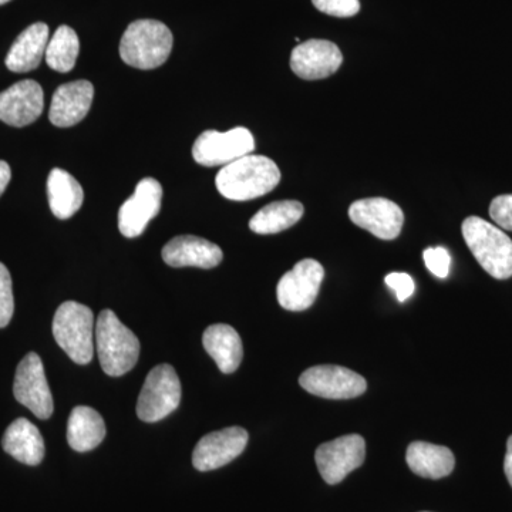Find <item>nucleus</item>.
<instances>
[{
  "mask_svg": "<svg viewBox=\"0 0 512 512\" xmlns=\"http://www.w3.org/2000/svg\"><path fill=\"white\" fill-rule=\"evenodd\" d=\"M106 437L103 417L92 407H74L67 423V441L79 453L93 450Z\"/></svg>",
  "mask_w": 512,
  "mask_h": 512,
  "instance_id": "b1692460",
  "label": "nucleus"
},
{
  "mask_svg": "<svg viewBox=\"0 0 512 512\" xmlns=\"http://www.w3.org/2000/svg\"><path fill=\"white\" fill-rule=\"evenodd\" d=\"M163 187L154 178H144L137 184L133 197L119 211V229L127 238H137L146 231L148 222L161 210Z\"/></svg>",
  "mask_w": 512,
  "mask_h": 512,
  "instance_id": "ddd939ff",
  "label": "nucleus"
},
{
  "mask_svg": "<svg viewBox=\"0 0 512 512\" xmlns=\"http://www.w3.org/2000/svg\"><path fill=\"white\" fill-rule=\"evenodd\" d=\"M173 43V33L163 22L136 20L121 37L120 56L128 66L153 70L167 62Z\"/></svg>",
  "mask_w": 512,
  "mask_h": 512,
  "instance_id": "f03ea898",
  "label": "nucleus"
},
{
  "mask_svg": "<svg viewBox=\"0 0 512 512\" xmlns=\"http://www.w3.org/2000/svg\"><path fill=\"white\" fill-rule=\"evenodd\" d=\"M281 181V171L271 158L249 154L224 165L215 185L222 197L231 201H249L262 197Z\"/></svg>",
  "mask_w": 512,
  "mask_h": 512,
  "instance_id": "f257e3e1",
  "label": "nucleus"
},
{
  "mask_svg": "<svg viewBox=\"0 0 512 512\" xmlns=\"http://www.w3.org/2000/svg\"><path fill=\"white\" fill-rule=\"evenodd\" d=\"M342 63V52L329 40L311 39L292 50V72L303 80L326 79L338 72Z\"/></svg>",
  "mask_w": 512,
  "mask_h": 512,
  "instance_id": "2eb2a0df",
  "label": "nucleus"
},
{
  "mask_svg": "<svg viewBox=\"0 0 512 512\" xmlns=\"http://www.w3.org/2000/svg\"><path fill=\"white\" fill-rule=\"evenodd\" d=\"M365 458L366 443L359 434L322 444L315 456L320 476L330 485L342 483L348 474L365 463Z\"/></svg>",
  "mask_w": 512,
  "mask_h": 512,
  "instance_id": "9d476101",
  "label": "nucleus"
},
{
  "mask_svg": "<svg viewBox=\"0 0 512 512\" xmlns=\"http://www.w3.org/2000/svg\"><path fill=\"white\" fill-rule=\"evenodd\" d=\"M47 198L53 215L59 220H69L82 208L84 192L72 174L53 168L47 178Z\"/></svg>",
  "mask_w": 512,
  "mask_h": 512,
  "instance_id": "4be33fe9",
  "label": "nucleus"
},
{
  "mask_svg": "<svg viewBox=\"0 0 512 512\" xmlns=\"http://www.w3.org/2000/svg\"><path fill=\"white\" fill-rule=\"evenodd\" d=\"M96 325L90 308L73 301L59 306L53 319V336L57 345L77 365L92 362L96 345Z\"/></svg>",
  "mask_w": 512,
  "mask_h": 512,
  "instance_id": "39448f33",
  "label": "nucleus"
},
{
  "mask_svg": "<svg viewBox=\"0 0 512 512\" xmlns=\"http://www.w3.org/2000/svg\"><path fill=\"white\" fill-rule=\"evenodd\" d=\"M254 150V136L248 128L235 127L225 133L207 130L195 140L192 157L204 167H218L249 156Z\"/></svg>",
  "mask_w": 512,
  "mask_h": 512,
  "instance_id": "0eeeda50",
  "label": "nucleus"
},
{
  "mask_svg": "<svg viewBox=\"0 0 512 512\" xmlns=\"http://www.w3.org/2000/svg\"><path fill=\"white\" fill-rule=\"evenodd\" d=\"M406 460L414 474L433 478V480L447 477L456 464L450 448L424 443V441H414L410 444L407 448Z\"/></svg>",
  "mask_w": 512,
  "mask_h": 512,
  "instance_id": "5701e85b",
  "label": "nucleus"
},
{
  "mask_svg": "<svg viewBox=\"0 0 512 512\" xmlns=\"http://www.w3.org/2000/svg\"><path fill=\"white\" fill-rule=\"evenodd\" d=\"M424 264L427 269L437 278H447L450 272L451 256L446 248H427L423 254Z\"/></svg>",
  "mask_w": 512,
  "mask_h": 512,
  "instance_id": "c85d7f7f",
  "label": "nucleus"
},
{
  "mask_svg": "<svg viewBox=\"0 0 512 512\" xmlns=\"http://www.w3.org/2000/svg\"><path fill=\"white\" fill-rule=\"evenodd\" d=\"M490 217L498 227L512 231V194L500 195L491 201Z\"/></svg>",
  "mask_w": 512,
  "mask_h": 512,
  "instance_id": "c756f323",
  "label": "nucleus"
},
{
  "mask_svg": "<svg viewBox=\"0 0 512 512\" xmlns=\"http://www.w3.org/2000/svg\"><path fill=\"white\" fill-rule=\"evenodd\" d=\"M10 2V0H0V6L5 5V3Z\"/></svg>",
  "mask_w": 512,
  "mask_h": 512,
  "instance_id": "72a5a7b5",
  "label": "nucleus"
},
{
  "mask_svg": "<svg viewBox=\"0 0 512 512\" xmlns=\"http://www.w3.org/2000/svg\"><path fill=\"white\" fill-rule=\"evenodd\" d=\"M305 208L299 201H276L256 212L249 228L259 235L278 234L293 227L303 217Z\"/></svg>",
  "mask_w": 512,
  "mask_h": 512,
  "instance_id": "393cba45",
  "label": "nucleus"
},
{
  "mask_svg": "<svg viewBox=\"0 0 512 512\" xmlns=\"http://www.w3.org/2000/svg\"><path fill=\"white\" fill-rule=\"evenodd\" d=\"M3 450L26 466H37L45 458V441L35 424L18 419L6 429Z\"/></svg>",
  "mask_w": 512,
  "mask_h": 512,
  "instance_id": "aec40b11",
  "label": "nucleus"
},
{
  "mask_svg": "<svg viewBox=\"0 0 512 512\" xmlns=\"http://www.w3.org/2000/svg\"><path fill=\"white\" fill-rule=\"evenodd\" d=\"M386 285L396 293L399 302H406L414 292V281L412 276L404 272H393L386 276Z\"/></svg>",
  "mask_w": 512,
  "mask_h": 512,
  "instance_id": "7c9ffc66",
  "label": "nucleus"
},
{
  "mask_svg": "<svg viewBox=\"0 0 512 512\" xmlns=\"http://www.w3.org/2000/svg\"><path fill=\"white\" fill-rule=\"evenodd\" d=\"M96 349L101 369L109 376L126 375L140 355L137 336L124 326L113 311H103L96 322Z\"/></svg>",
  "mask_w": 512,
  "mask_h": 512,
  "instance_id": "7ed1b4c3",
  "label": "nucleus"
},
{
  "mask_svg": "<svg viewBox=\"0 0 512 512\" xmlns=\"http://www.w3.org/2000/svg\"><path fill=\"white\" fill-rule=\"evenodd\" d=\"M49 40V26L45 23L29 26L10 47L5 60L6 67L15 73H28L37 69L46 55Z\"/></svg>",
  "mask_w": 512,
  "mask_h": 512,
  "instance_id": "6ab92c4d",
  "label": "nucleus"
},
{
  "mask_svg": "<svg viewBox=\"0 0 512 512\" xmlns=\"http://www.w3.org/2000/svg\"><path fill=\"white\" fill-rule=\"evenodd\" d=\"M464 241L481 268L495 279L512 276V241L503 229L494 227L480 217L464 220Z\"/></svg>",
  "mask_w": 512,
  "mask_h": 512,
  "instance_id": "20e7f679",
  "label": "nucleus"
},
{
  "mask_svg": "<svg viewBox=\"0 0 512 512\" xmlns=\"http://www.w3.org/2000/svg\"><path fill=\"white\" fill-rule=\"evenodd\" d=\"M94 97L93 84L79 80L63 84L53 94L49 119L56 127H72L87 116Z\"/></svg>",
  "mask_w": 512,
  "mask_h": 512,
  "instance_id": "f3484780",
  "label": "nucleus"
},
{
  "mask_svg": "<svg viewBox=\"0 0 512 512\" xmlns=\"http://www.w3.org/2000/svg\"><path fill=\"white\" fill-rule=\"evenodd\" d=\"M45 94L35 80H23L0 93V121L13 127L35 123L43 113Z\"/></svg>",
  "mask_w": 512,
  "mask_h": 512,
  "instance_id": "dca6fc26",
  "label": "nucleus"
},
{
  "mask_svg": "<svg viewBox=\"0 0 512 512\" xmlns=\"http://www.w3.org/2000/svg\"><path fill=\"white\" fill-rule=\"evenodd\" d=\"M247 444L248 433L242 427L214 431L198 441L192 453V464L198 471L217 470L241 456Z\"/></svg>",
  "mask_w": 512,
  "mask_h": 512,
  "instance_id": "4468645a",
  "label": "nucleus"
},
{
  "mask_svg": "<svg viewBox=\"0 0 512 512\" xmlns=\"http://www.w3.org/2000/svg\"><path fill=\"white\" fill-rule=\"evenodd\" d=\"M13 394L16 400L28 407L37 419L47 420L53 414V396L45 375L42 359L36 353L23 357L16 370Z\"/></svg>",
  "mask_w": 512,
  "mask_h": 512,
  "instance_id": "1a4fd4ad",
  "label": "nucleus"
},
{
  "mask_svg": "<svg viewBox=\"0 0 512 512\" xmlns=\"http://www.w3.org/2000/svg\"><path fill=\"white\" fill-rule=\"evenodd\" d=\"M299 384L311 394L323 399H355L366 392L367 383L362 376L342 366L311 367L299 377Z\"/></svg>",
  "mask_w": 512,
  "mask_h": 512,
  "instance_id": "9b49d317",
  "label": "nucleus"
},
{
  "mask_svg": "<svg viewBox=\"0 0 512 512\" xmlns=\"http://www.w3.org/2000/svg\"><path fill=\"white\" fill-rule=\"evenodd\" d=\"M202 343L208 355L215 360L218 369L225 375L234 373L242 362L244 349L237 330L232 326L218 323L205 330Z\"/></svg>",
  "mask_w": 512,
  "mask_h": 512,
  "instance_id": "412c9836",
  "label": "nucleus"
},
{
  "mask_svg": "<svg viewBox=\"0 0 512 512\" xmlns=\"http://www.w3.org/2000/svg\"><path fill=\"white\" fill-rule=\"evenodd\" d=\"M80 53V40L77 33L69 26L63 25L47 43L46 63L50 69L67 73L73 69Z\"/></svg>",
  "mask_w": 512,
  "mask_h": 512,
  "instance_id": "a878e982",
  "label": "nucleus"
},
{
  "mask_svg": "<svg viewBox=\"0 0 512 512\" xmlns=\"http://www.w3.org/2000/svg\"><path fill=\"white\" fill-rule=\"evenodd\" d=\"M312 3L319 12L333 18H352L360 10L359 0H312Z\"/></svg>",
  "mask_w": 512,
  "mask_h": 512,
  "instance_id": "cd10ccee",
  "label": "nucleus"
},
{
  "mask_svg": "<svg viewBox=\"0 0 512 512\" xmlns=\"http://www.w3.org/2000/svg\"><path fill=\"white\" fill-rule=\"evenodd\" d=\"M161 255L165 264L173 268L195 266V268L211 269L220 265L224 258L218 245L192 235H181L171 239L163 248Z\"/></svg>",
  "mask_w": 512,
  "mask_h": 512,
  "instance_id": "a211bd4d",
  "label": "nucleus"
},
{
  "mask_svg": "<svg viewBox=\"0 0 512 512\" xmlns=\"http://www.w3.org/2000/svg\"><path fill=\"white\" fill-rule=\"evenodd\" d=\"M12 178V171H10V165L6 161L0 160V195L5 192L6 188Z\"/></svg>",
  "mask_w": 512,
  "mask_h": 512,
  "instance_id": "2f4dec72",
  "label": "nucleus"
},
{
  "mask_svg": "<svg viewBox=\"0 0 512 512\" xmlns=\"http://www.w3.org/2000/svg\"><path fill=\"white\" fill-rule=\"evenodd\" d=\"M181 394V382L174 367H154L138 397L137 416L147 423L163 420L180 406Z\"/></svg>",
  "mask_w": 512,
  "mask_h": 512,
  "instance_id": "423d86ee",
  "label": "nucleus"
},
{
  "mask_svg": "<svg viewBox=\"0 0 512 512\" xmlns=\"http://www.w3.org/2000/svg\"><path fill=\"white\" fill-rule=\"evenodd\" d=\"M504 471L505 476H507L508 481H510L512 487V436L510 439H508L507 443V454H505Z\"/></svg>",
  "mask_w": 512,
  "mask_h": 512,
  "instance_id": "473e14b6",
  "label": "nucleus"
},
{
  "mask_svg": "<svg viewBox=\"0 0 512 512\" xmlns=\"http://www.w3.org/2000/svg\"><path fill=\"white\" fill-rule=\"evenodd\" d=\"M13 311H15V301H13L12 278L8 268L0 262V329L9 325Z\"/></svg>",
  "mask_w": 512,
  "mask_h": 512,
  "instance_id": "bb28decb",
  "label": "nucleus"
},
{
  "mask_svg": "<svg viewBox=\"0 0 512 512\" xmlns=\"http://www.w3.org/2000/svg\"><path fill=\"white\" fill-rule=\"evenodd\" d=\"M325 269L315 259H303L286 272L276 288L278 302L286 311L301 312L311 308L318 298Z\"/></svg>",
  "mask_w": 512,
  "mask_h": 512,
  "instance_id": "6e6552de",
  "label": "nucleus"
},
{
  "mask_svg": "<svg viewBox=\"0 0 512 512\" xmlns=\"http://www.w3.org/2000/svg\"><path fill=\"white\" fill-rule=\"evenodd\" d=\"M349 218L357 227L384 241L399 237L404 224L402 208L396 202L380 197L353 202L349 208Z\"/></svg>",
  "mask_w": 512,
  "mask_h": 512,
  "instance_id": "f8f14e48",
  "label": "nucleus"
}]
</instances>
